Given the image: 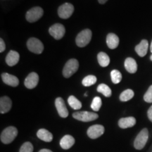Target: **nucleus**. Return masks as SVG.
Returning a JSON list of instances; mask_svg holds the SVG:
<instances>
[{
  "instance_id": "1",
  "label": "nucleus",
  "mask_w": 152,
  "mask_h": 152,
  "mask_svg": "<svg viewBox=\"0 0 152 152\" xmlns=\"http://www.w3.org/2000/svg\"><path fill=\"white\" fill-rule=\"evenodd\" d=\"M17 135H18V130H17L16 128L10 126L5 128L1 132L0 139H1V141L2 143L8 144L14 141Z\"/></svg>"
},
{
  "instance_id": "18",
  "label": "nucleus",
  "mask_w": 152,
  "mask_h": 152,
  "mask_svg": "<svg viewBox=\"0 0 152 152\" xmlns=\"http://www.w3.org/2000/svg\"><path fill=\"white\" fill-rule=\"evenodd\" d=\"M74 144H75V139L73 138V137L69 135V134L63 137V138L60 141L61 147L66 150L71 148Z\"/></svg>"
},
{
  "instance_id": "10",
  "label": "nucleus",
  "mask_w": 152,
  "mask_h": 152,
  "mask_svg": "<svg viewBox=\"0 0 152 152\" xmlns=\"http://www.w3.org/2000/svg\"><path fill=\"white\" fill-rule=\"evenodd\" d=\"M105 129L104 127L102 125H94L90 127L87 130V134L88 137L91 139H96L99 137L104 133Z\"/></svg>"
},
{
  "instance_id": "11",
  "label": "nucleus",
  "mask_w": 152,
  "mask_h": 152,
  "mask_svg": "<svg viewBox=\"0 0 152 152\" xmlns=\"http://www.w3.org/2000/svg\"><path fill=\"white\" fill-rule=\"evenodd\" d=\"M39 82V75L37 73L35 72H32L27 76L26 80H25L24 85L28 89H34L37 87Z\"/></svg>"
},
{
  "instance_id": "15",
  "label": "nucleus",
  "mask_w": 152,
  "mask_h": 152,
  "mask_svg": "<svg viewBox=\"0 0 152 152\" xmlns=\"http://www.w3.org/2000/svg\"><path fill=\"white\" fill-rule=\"evenodd\" d=\"M20 59V55L16 51L11 50L6 57V62L9 66H14L16 65Z\"/></svg>"
},
{
  "instance_id": "20",
  "label": "nucleus",
  "mask_w": 152,
  "mask_h": 152,
  "mask_svg": "<svg viewBox=\"0 0 152 152\" xmlns=\"http://www.w3.org/2000/svg\"><path fill=\"white\" fill-rule=\"evenodd\" d=\"M125 68L130 73H135L137 71V64L134 58H127L125 61Z\"/></svg>"
},
{
  "instance_id": "32",
  "label": "nucleus",
  "mask_w": 152,
  "mask_h": 152,
  "mask_svg": "<svg viewBox=\"0 0 152 152\" xmlns=\"http://www.w3.org/2000/svg\"><path fill=\"white\" fill-rule=\"evenodd\" d=\"M147 115H148V118H149V119L150 120V121L152 122V106L149 108V110H148Z\"/></svg>"
},
{
  "instance_id": "33",
  "label": "nucleus",
  "mask_w": 152,
  "mask_h": 152,
  "mask_svg": "<svg viewBox=\"0 0 152 152\" xmlns=\"http://www.w3.org/2000/svg\"><path fill=\"white\" fill-rule=\"evenodd\" d=\"M39 152H53V151H51V150H49V149H41Z\"/></svg>"
},
{
  "instance_id": "34",
  "label": "nucleus",
  "mask_w": 152,
  "mask_h": 152,
  "mask_svg": "<svg viewBox=\"0 0 152 152\" xmlns=\"http://www.w3.org/2000/svg\"><path fill=\"white\" fill-rule=\"evenodd\" d=\"M107 1L108 0H98L99 3H100L101 4H105Z\"/></svg>"
},
{
  "instance_id": "16",
  "label": "nucleus",
  "mask_w": 152,
  "mask_h": 152,
  "mask_svg": "<svg viewBox=\"0 0 152 152\" xmlns=\"http://www.w3.org/2000/svg\"><path fill=\"white\" fill-rule=\"evenodd\" d=\"M149 49V42L147 39H142L139 45L135 47V52L139 56L144 57L147 54Z\"/></svg>"
},
{
  "instance_id": "9",
  "label": "nucleus",
  "mask_w": 152,
  "mask_h": 152,
  "mask_svg": "<svg viewBox=\"0 0 152 152\" xmlns=\"http://www.w3.org/2000/svg\"><path fill=\"white\" fill-rule=\"evenodd\" d=\"M74 11V7L70 3H65L60 6L58 9V14L60 18L67 19L72 16Z\"/></svg>"
},
{
  "instance_id": "8",
  "label": "nucleus",
  "mask_w": 152,
  "mask_h": 152,
  "mask_svg": "<svg viewBox=\"0 0 152 152\" xmlns=\"http://www.w3.org/2000/svg\"><path fill=\"white\" fill-rule=\"evenodd\" d=\"M49 33L55 39H61L65 35L66 29L62 24L56 23L49 28Z\"/></svg>"
},
{
  "instance_id": "3",
  "label": "nucleus",
  "mask_w": 152,
  "mask_h": 152,
  "mask_svg": "<svg viewBox=\"0 0 152 152\" xmlns=\"http://www.w3.org/2000/svg\"><path fill=\"white\" fill-rule=\"evenodd\" d=\"M148 139H149V131L147 128H144L136 137L134 142V147L136 149L141 150L145 147Z\"/></svg>"
},
{
  "instance_id": "19",
  "label": "nucleus",
  "mask_w": 152,
  "mask_h": 152,
  "mask_svg": "<svg viewBox=\"0 0 152 152\" xmlns=\"http://www.w3.org/2000/svg\"><path fill=\"white\" fill-rule=\"evenodd\" d=\"M106 44L109 48L114 49L119 45V38L114 33H109L106 37Z\"/></svg>"
},
{
  "instance_id": "30",
  "label": "nucleus",
  "mask_w": 152,
  "mask_h": 152,
  "mask_svg": "<svg viewBox=\"0 0 152 152\" xmlns=\"http://www.w3.org/2000/svg\"><path fill=\"white\" fill-rule=\"evenodd\" d=\"M144 100L147 103H152V85L149 87L147 92L144 95Z\"/></svg>"
},
{
  "instance_id": "26",
  "label": "nucleus",
  "mask_w": 152,
  "mask_h": 152,
  "mask_svg": "<svg viewBox=\"0 0 152 152\" xmlns=\"http://www.w3.org/2000/svg\"><path fill=\"white\" fill-rule=\"evenodd\" d=\"M111 78L114 84H118L122 80V74L118 70H113L111 72Z\"/></svg>"
},
{
  "instance_id": "13",
  "label": "nucleus",
  "mask_w": 152,
  "mask_h": 152,
  "mask_svg": "<svg viewBox=\"0 0 152 152\" xmlns=\"http://www.w3.org/2000/svg\"><path fill=\"white\" fill-rule=\"evenodd\" d=\"M1 79L6 85H8L11 87H16L19 84L18 77L11 74L4 73L1 74Z\"/></svg>"
},
{
  "instance_id": "36",
  "label": "nucleus",
  "mask_w": 152,
  "mask_h": 152,
  "mask_svg": "<svg viewBox=\"0 0 152 152\" xmlns=\"http://www.w3.org/2000/svg\"><path fill=\"white\" fill-rule=\"evenodd\" d=\"M150 60L152 61V54L151 55V56H150Z\"/></svg>"
},
{
  "instance_id": "14",
  "label": "nucleus",
  "mask_w": 152,
  "mask_h": 152,
  "mask_svg": "<svg viewBox=\"0 0 152 152\" xmlns=\"http://www.w3.org/2000/svg\"><path fill=\"white\" fill-rule=\"evenodd\" d=\"M12 106V102L8 96H1L0 99V113H6L9 112Z\"/></svg>"
},
{
  "instance_id": "22",
  "label": "nucleus",
  "mask_w": 152,
  "mask_h": 152,
  "mask_svg": "<svg viewBox=\"0 0 152 152\" xmlns=\"http://www.w3.org/2000/svg\"><path fill=\"white\" fill-rule=\"evenodd\" d=\"M97 59L99 65L102 67H106L110 64V58L106 53L99 52L97 55Z\"/></svg>"
},
{
  "instance_id": "7",
  "label": "nucleus",
  "mask_w": 152,
  "mask_h": 152,
  "mask_svg": "<svg viewBox=\"0 0 152 152\" xmlns=\"http://www.w3.org/2000/svg\"><path fill=\"white\" fill-rule=\"evenodd\" d=\"M44 11L39 7H35L30 9L26 13V20L30 23H35L37 20L41 18L43 16Z\"/></svg>"
},
{
  "instance_id": "4",
  "label": "nucleus",
  "mask_w": 152,
  "mask_h": 152,
  "mask_svg": "<svg viewBox=\"0 0 152 152\" xmlns=\"http://www.w3.org/2000/svg\"><path fill=\"white\" fill-rule=\"evenodd\" d=\"M92 31L90 29H85L81 31L77 35L75 42L77 45L80 47H84L87 46L92 39Z\"/></svg>"
},
{
  "instance_id": "35",
  "label": "nucleus",
  "mask_w": 152,
  "mask_h": 152,
  "mask_svg": "<svg viewBox=\"0 0 152 152\" xmlns=\"http://www.w3.org/2000/svg\"><path fill=\"white\" fill-rule=\"evenodd\" d=\"M150 51L152 53V41H151V46H150Z\"/></svg>"
},
{
  "instance_id": "5",
  "label": "nucleus",
  "mask_w": 152,
  "mask_h": 152,
  "mask_svg": "<svg viewBox=\"0 0 152 152\" xmlns=\"http://www.w3.org/2000/svg\"><path fill=\"white\" fill-rule=\"evenodd\" d=\"M73 117L82 122H90L99 118L98 114L90 111H77L73 114Z\"/></svg>"
},
{
  "instance_id": "17",
  "label": "nucleus",
  "mask_w": 152,
  "mask_h": 152,
  "mask_svg": "<svg viewBox=\"0 0 152 152\" xmlns=\"http://www.w3.org/2000/svg\"><path fill=\"white\" fill-rule=\"evenodd\" d=\"M136 124V119L134 117L122 118L119 120L118 125L121 128L126 129L132 128Z\"/></svg>"
},
{
  "instance_id": "23",
  "label": "nucleus",
  "mask_w": 152,
  "mask_h": 152,
  "mask_svg": "<svg viewBox=\"0 0 152 152\" xmlns=\"http://www.w3.org/2000/svg\"><path fill=\"white\" fill-rule=\"evenodd\" d=\"M68 104H69L70 106L72 108V109L75 110H79L82 108V103L80 101L77 99L75 96H74L72 95V96H70L68 97Z\"/></svg>"
},
{
  "instance_id": "28",
  "label": "nucleus",
  "mask_w": 152,
  "mask_h": 152,
  "mask_svg": "<svg viewBox=\"0 0 152 152\" xmlns=\"http://www.w3.org/2000/svg\"><path fill=\"white\" fill-rule=\"evenodd\" d=\"M102 102L100 97L99 96H96L93 99L92 104H91V108H92L93 111H99L101 106H102Z\"/></svg>"
},
{
  "instance_id": "2",
  "label": "nucleus",
  "mask_w": 152,
  "mask_h": 152,
  "mask_svg": "<svg viewBox=\"0 0 152 152\" xmlns=\"http://www.w3.org/2000/svg\"><path fill=\"white\" fill-rule=\"evenodd\" d=\"M79 68V63L77 59L72 58L68 60L63 69V75L66 78H68L77 72Z\"/></svg>"
},
{
  "instance_id": "29",
  "label": "nucleus",
  "mask_w": 152,
  "mask_h": 152,
  "mask_svg": "<svg viewBox=\"0 0 152 152\" xmlns=\"http://www.w3.org/2000/svg\"><path fill=\"white\" fill-rule=\"evenodd\" d=\"M19 152H33V146L30 142H26L20 147Z\"/></svg>"
},
{
  "instance_id": "27",
  "label": "nucleus",
  "mask_w": 152,
  "mask_h": 152,
  "mask_svg": "<svg viewBox=\"0 0 152 152\" xmlns=\"http://www.w3.org/2000/svg\"><path fill=\"white\" fill-rule=\"evenodd\" d=\"M96 82V77L94 75H87L84 77L82 83L85 87H90L94 85Z\"/></svg>"
},
{
  "instance_id": "6",
  "label": "nucleus",
  "mask_w": 152,
  "mask_h": 152,
  "mask_svg": "<svg viewBox=\"0 0 152 152\" xmlns=\"http://www.w3.org/2000/svg\"><path fill=\"white\" fill-rule=\"evenodd\" d=\"M27 47L31 52L40 54L44 51V45L39 39L35 37H31L27 42Z\"/></svg>"
},
{
  "instance_id": "21",
  "label": "nucleus",
  "mask_w": 152,
  "mask_h": 152,
  "mask_svg": "<svg viewBox=\"0 0 152 152\" xmlns=\"http://www.w3.org/2000/svg\"><path fill=\"white\" fill-rule=\"evenodd\" d=\"M37 136L39 140L44 142H50L53 140V134L46 129H39L37 132Z\"/></svg>"
},
{
  "instance_id": "25",
  "label": "nucleus",
  "mask_w": 152,
  "mask_h": 152,
  "mask_svg": "<svg viewBox=\"0 0 152 152\" xmlns=\"http://www.w3.org/2000/svg\"><path fill=\"white\" fill-rule=\"evenodd\" d=\"M134 95V93L133 92V90H130V89H128V90L123 91L120 95V100L121 102H128V101L133 98Z\"/></svg>"
},
{
  "instance_id": "24",
  "label": "nucleus",
  "mask_w": 152,
  "mask_h": 152,
  "mask_svg": "<svg viewBox=\"0 0 152 152\" xmlns=\"http://www.w3.org/2000/svg\"><path fill=\"white\" fill-rule=\"evenodd\" d=\"M97 91L99 92L102 93L106 97H110L112 94L111 88L106 84H100L97 87Z\"/></svg>"
},
{
  "instance_id": "12",
  "label": "nucleus",
  "mask_w": 152,
  "mask_h": 152,
  "mask_svg": "<svg viewBox=\"0 0 152 152\" xmlns=\"http://www.w3.org/2000/svg\"><path fill=\"white\" fill-rule=\"evenodd\" d=\"M55 106L58 111V115L61 118H67L68 115V111L66 108L64 100L61 97H58L55 100Z\"/></svg>"
},
{
  "instance_id": "31",
  "label": "nucleus",
  "mask_w": 152,
  "mask_h": 152,
  "mask_svg": "<svg viewBox=\"0 0 152 152\" xmlns=\"http://www.w3.org/2000/svg\"><path fill=\"white\" fill-rule=\"evenodd\" d=\"M6 49V45L4 43V41L3 40V39H0V52L2 53Z\"/></svg>"
}]
</instances>
